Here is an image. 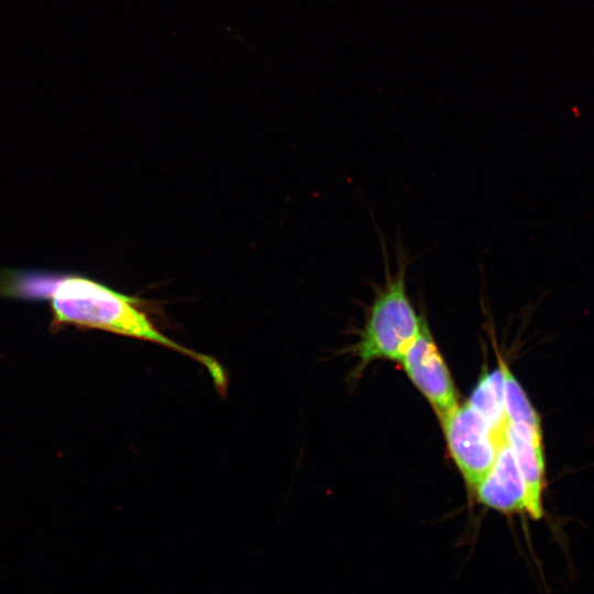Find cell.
<instances>
[{
    "label": "cell",
    "instance_id": "6da1fadb",
    "mask_svg": "<svg viewBox=\"0 0 594 594\" xmlns=\"http://www.w3.org/2000/svg\"><path fill=\"white\" fill-rule=\"evenodd\" d=\"M0 296L21 300H47L52 331L68 326L98 329L150 341L198 362L215 386L226 393L228 380L220 363L162 333L142 307L140 298L75 272L7 270L0 272Z\"/></svg>",
    "mask_w": 594,
    "mask_h": 594
},
{
    "label": "cell",
    "instance_id": "7a4b0ae2",
    "mask_svg": "<svg viewBox=\"0 0 594 594\" xmlns=\"http://www.w3.org/2000/svg\"><path fill=\"white\" fill-rule=\"evenodd\" d=\"M382 250L384 280L374 287V297L355 348L358 373L375 360L399 363L426 321L416 312L407 293L408 255L399 248L396 268L392 271L383 242Z\"/></svg>",
    "mask_w": 594,
    "mask_h": 594
},
{
    "label": "cell",
    "instance_id": "3957f363",
    "mask_svg": "<svg viewBox=\"0 0 594 594\" xmlns=\"http://www.w3.org/2000/svg\"><path fill=\"white\" fill-rule=\"evenodd\" d=\"M448 450L465 483L473 491L488 474L502 438L468 402L441 424ZM507 433V432H506Z\"/></svg>",
    "mask_w": 594,
    "mask_h": 594
},
{
    "label": "cell",
    "instance_id": "277c9868",
    "mask_svg": "<svg viewBox=\"0 0 594 594\" xmlns=\"http://www.w3.org/2000/svg\"><path fill=\"white\" fill-rule=\"evenodd\" d=\"M507 436L526 490V513L534 520L543 517L546 483L543 437L538 413L530 402L507 410Z\"/></svg>",
    "mask_w": 594,
    "mask_h": 594
},
{
    "label": "cell",
    "instance_id": "5b68a950",
    "mask_svg": "<svg viewBox=\"0 0 594 594\" xmlns=\"http://www.w3.org/2000/svg\"><path fill=\"white\" fill-rule=\"evenodd\" d=\"M399 363L442 424L459 406L458 392L427 320Z\"/></svg>",
    "mask_w": 594,
    "mask_h": 594
},
{
    "label": "cell",
    "instance_id": "8992f818",
    "mask_svg": "<svg viewBox=\"0 0 594 594\" xmlns=\"http://www.w3.org/2000/svg\"><path fill=\"white\" fill-rule=\"evenodd\" d=\"M475 495L481 504L503 514L526 513L525 484L507 433L499 441L494 463Z\"/></svg>",
    "mask_w": 594,
    "mask_h": 594
},
{
    "label": "cell",
    "instance_id": "52a82bcc",
    "mask_svg": "<svg viewBox=\"0 0 594 594\" xmlns=\"http://www.w3.org/2000/svg\"><path fill=\"white\" fill-rule=\"evenodd\" d=\"M468 404H470L490 425L496 438L507 432L505 406V380L502 362L498 367L481 376Z\"/></svg>",
    "mask_w": 594,
    "mask_h": 594
}]
</instances>
